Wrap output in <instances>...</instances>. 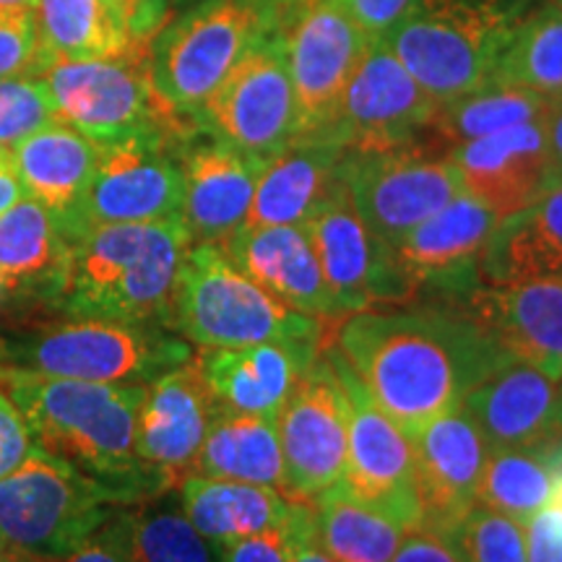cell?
Wrapping results in <instances>:
<instances>
[{"mask_svg":"<svg viewBox=\"0 0 562 562\" xmlns=\"http://www.w3.org/2000/svg\"><path fill=\"white\" fill-rule=\"evenodd\" d=\"M542 125H544L547 149H550L554 178L562 180V100L550 102V108L544 112Z\"/></svg>","mask_w":562,"mask_h":562,"instance_id":"f907efd6","label":"cell"},{"mask_svg":"<svg viewBox=\"0 0 562 562\" xmlns=\"http://www.w3.org/2000/svg\"><path fill=\"white\" fill-rule=\"evenodd\" d=\"M562 277V180L531 206L497 222L480 261V284Z\"/></svg>","mask_w":562,"mask_h":562,"instance_id":"83f0119b","label":"cell"},{"mask_svg":"<svg viewBox=\"0 0 562 562\" xmlns=\"http://www.w3.org/2000/svg\"><path fill=\"white\" fill-rule=\"evenodd\" d=\"M34 448L37 440L30 430V422L11 398L9 389L0 383V480L19 469Z\"/></svg>","mask_w":562,"mask_h":562,"instance_id":"b9f144b4","label":"cell"},{"mask_svg":"<svg viewBox=\"0 0 562 562\" xmlns=\"http://www.w3.org/2000/svg\"><path fill=\"white\" fill-rule=\"evenodd\" d=\"M193 357L165 326L76 318L0 344V368L66 381L149 385Z\"/></svg>","mask_w":562,"mask_h":562,"instance_id":"52a82bcc","label":"cell"},{"mask_svg":"<svg viewBox=\"0 0 562 562\" xmlns=\"http://www.w3.org/2000/svg\"><path fill=\"white\" fill-rule=\"evenodd\" d=\"M279 40L297 100V138L331 136L351 70L375 37L341 0H290L281 11Z\"/></svg>","mask_w":562,"mask_h":562,"instance_id":"8fae6325","label":"cell"},{"mask_svg":"<svg viewBox=\"0 0 562 562\" xmlns=\"http://www.w3.org/2000/svg\"><path fill=\"white\" fill-rule=\"evenodd\" d=\"M542 121L513 125L448 151L463 191L484 203L501 222L531 206L558 182Z\"/></svg>","mask_w":562,"mask_h":562,"instance_id":"7402d4cb","label":"cell"},{"mask_svg":"<svg viewBox=\"0 0 562 562\" xmlns=\"http://www.w3.org/2000/svg\"><path fill=\"white\" fill-rule=\"evenodd\" d=\"M21 199H24V188H21L13 167L11 165L0 167V214H3L5 209H11L13 203Z\"/></svg>","mask_w":562,"mask_h":562,"instance_id":"816d5d0a","label":"cell"},{"mask_svg":"<svg viewBox=\"0 0 562 562\" xmlns=\"http://www.w3.org/2000/svg\"><path fill=\"white\" fill-rule=\"evenodd\" d=\"M37 66L34 9H0V79L32 74Z\"/></svg>","mask_w":562,"mask_h":562,"instance_id":"60d3db41","label":"cell"},{"mask_svg":"<svg viewBox=\"0 0 562 562\" xmlns=\"http://www.w3.org/2000/svg\"><path fill=\"white\" fill-rule=\"evenodd\" d=\"M508 360L562 378V277L480 284L459 300Z\"/></svg>","mask_w":562,"mask_h":562,"instance_id":"cb8c5ba5","label":"cell"},{"mask_svg":"<svg viewBox=\"0 0 562 562\" xmlns=\"http://www.w3.org/2000/svg\"><path fill=\"white\" fill-rule=\"evenodd\" d=\"M182 510L203 537L220 547L284 529L294 503L273 487L191 474L178 487Z\"/></svg>","mask_w":562,"mask_h":562,"instance_id":"f546056e","label":"cell"},{"mask_svg":"<svg viewBox=\"0 0 562 562\" xmlns=\"http://www.w3.org/2000/svg\"><path fill=\"white\" fill-rule=\"evenodd\" d=\"M193 474L261 484L281 492L284 459H281L277 419L216 406Z\"/></svg>","mask_w":562,"mask_h":562,"instance_id":"1f68e13d","label":"cell"},{"mask_svg":"<svg viewBox=\"0 0 562 562\" xmlns=\"http://www.w3.org/2000/svg\"><path fill=\"white\" fill-rule=\"evenodd\" d=\"M490 448L554 451L562 446V378L505 360L463 398Z\"/></svg>","mask_w":562,"mask_h":562,"instance_id":"44dd1931","label":"cell"},{"mask_svg":"<svg viewBox=\"0 0 562 562\" xmlns=\"http://www.w3.org/2000/svg\"><path fill=\"white\" fill-rule=\"evenodd\" d=\"M281 3H290V0H281Z\"/></svg>","mask_w":562,"mask_h":562,"instance_id":"680465c9","label":"cell"},{"mask_svg":"<svg viewBox=\"0 0 562 562\" xmlns=\"http://www.w3.org/2000/svg\"><path fill=\"white\" fill-rule=\"evenodd\" d=\"M284 459L281 495L315 503L341 482L347 467L349 398L328 349L307 364L277 417Z\"/></svg>","mask_w":562,"mask_h":562,"instance_id":"9a60e30c","label":"cell"},{"mask_svg":"<svg viewBox=\"0 0 562 562\" xmlns=\"http://www.w3.org/2000/svg\"><path fill=\"white\" fill-rule=\"evenodd\" d=\"M115 495L45 448L0 480V533L21 558L58 562L115 510Z\"/></svg>","mask_w":562,"mask_h":562,"instance_id":"ba28073f","label":"cell"},{"mask_svg":"<svg viewBox=\"0 0 562 562\" xmlns=\"http://www.w3.org/2000/svg\"><path fill=\"white\" fill-rule=\"evenodd\" d=\"M497 222L501 220L484 203L463 191L417 224L391 250L414 300L417 294H438L459 302L476 290L482 252Z\"/></svg>","mask_w":562,"mask_h":562,"instance_id":"ac0fdd59","label":"cell"},{"mask_svg":"<svg viewBox=\"0 0 562 562\" xmlns=\"http://www.w3.org/2000/svg\"><path fill=\"white\" fill-rule=\"evenodd\" d=\"M339 321H318L279 302L229 261L216 243H193L182 258L170 328L201 349L261 341L331 344Z\"/></svg>","mask_w":562,"mask_h":562,"instance_id":"277c9868","label":"cell"},{"mask_svg":"<svg viewBox=\"0 0 562 562\" xmlns=\"http://www.w3.org/2000/svg\"><path fill=\"white\" fill-rule=\"evenodd\" d=\"M393 562H461L459 552L446 533L430 529H412L404 533Z\"/></svg>","mask_w":562,"mask_h":562,"instance_id":"7dc6e473","label":"cell"},{"mask_svg":"<svg viewBox=\"0 0 562 562\" xmlns=\"http://www.w3.org/2000/svg\"><path fill=\"white\" fill-rule=\"evenodd\" d=\"M547 3H552V5H554V9H558V11L562 13V0H547Z\"/></svg>","mask_w":562,"mask_h":562,"instance_id":"6f0895ef","label":"cell"},{"mask_svg":"<svg viewBox=\"0 0 562 562\" xmlns=\"http://www.w3.org/2000/svg\"><path fill=\"white\" fill-rule=\"evenodd\" d=\"M341 3L370 37H383L414 0H341Z\"/></svg>","mask_w":562,"mask_h":562,"instance_id":"c3c4849f","label":"cell"},{"mask_svg":"<svg viewBox=\"0 0 562 562\" xmlns=\"http://www.w3.org/2000/svg\"><path fill=\"white\" fill-rule=\"evenodd\" d=\"M34 24H37L34 70L53 60L115 58L144 42L133 37L117 0H37Z\"/></svg>","mask_w":562,"mask_h":562,"instance_id":"4dcf8cb0","label":"cell"},{"mask_svg":"<svg viewBox=\"0 0 562 562\" xmlns=\"http://www.w3.org/2000/svg\"><path fill=\"white\" fill-rule=\"evenodd\" d=\"M461 562H526L524 524L476 503L451 533Z\"/></svg>","mask_w":562,"mask_h":562,"instance_id":"f35d334b","label":"cell"},{"mask_svg":"<svg viewBox=\"0 0 562 562\" xmlns=\"http://www.w3.org/2000/svg\"><path fill=\"white\" fill-rule=\"evenodd\" d=\"M9 562H34V560H30V558H21V554L13 552V558H11Z\"/></svg>","mask_w":562,"mask_h":562,"instance_id":"9f6ffc18","label":"cell"},{"mask_svg":"<svg viewBox=\"0 0 562 562\" xmlns=\"http://www.w3.org/2000/svg\"><path fill=\"white\" fill-rule=\"evenodd\" d=\"M195 125L261 161L277 157L297 140V100L279 30L243 55L199 110Z\"/></svg>","mask_w":562,"mask_h":562,"instance_id":"4fadbf2b","label":"cell"},{"mask_svg":"<svg viewBox=\"0 0 562 562\" xmlns=\"http://www.w3.org/2000/svg\"><path fill=\"white\" fill-rule=\"evenodd\" d=\"M37 0H0V9H34Z\"/></svg>","mask_w":562,"mask_h":562,"instance_id":"f5cc1de1","label":"cell"},{"mask_svg":"<svg viewBox=\"0 0 562 562\" xmlns=\"http://www.w3.org/2000/svg\"><path fill=\"white\" fill-rule=\"evenodd\" d=\"M13 558V550L9 547V542L3 539V533H0V562H9Z\"/></svg>","mask_w":562,"mask_h":562,"instance_id":"db71d44e","label":"cell"},{"mask_svg":"<svg viewBox=\"0 0 562 562\" xmlns=\"http://www.w3.org/2000/svg\"><path fill=\"white\" fill-rule=\"evenodd\" d=\"M214 414L216 402L193 357L146 385L136 451L161 487L178 490L193 474Z\"/></svg>","mask_w":562,"mask_h":562,"instance_id":"d6986e66","label":"cell"},{"mask_svg":"<svg viewBox=\"0 0 562 562\" xmlns=\"http://www.w3.org/2000/svg\"><path fill=\"white\" fill-rule=\"evenodd\" d=\"M11 165V149H5L3 144H0V167H9Z\"/></svg>","mask_w":562,"mask_h":562,"instance_id":"11a10c76","label":"cell"},{"mask_svg":"<svg viewBox=\"0 0 562 562\" xmlns=\"http://www.w3.org/2000/svg\"><path fill=\"white\" fill-rule=\"evenodd\" d=\"M68 240L58 216L34 199H21L0 214V286L50 297L66 261Z\"/></svg>","mask_w":562,"mask_h":562,"instance_id":"d6a6232c","label":"cell"},{"mask_svg":"<svg viewBox=\"0 0 562 562\" xmlns=\"http://www.w3.org/2000/svg\"><path fill=\"white\" fill-rule=\"evenodd\" d=\"M58 121L50 91L40 76L0 79V144L13 149L19 140Z\"/></svg>","mask_w":562,"mask_h":562,"instance_id":"ab89813d","label":"cell"},{"mask_svg":"<svg viewBox=\"0 0 562 562\" xmlns=\"http://www.w3.org/2000/svg\"><path fill=\"white\" fill-rule=\"evenodd\" d=\"M222 562H290V539L284 529L237 539L222 547Z\"/></svg>","mask_w":562,"mask_h":562,"instance_id":"bcb514c9","label":"cell"},{"mask_svg":"<svg viewBox=\"0 0 562 562\" xmlns=\"http://www.w3.org/2000/svg\"><path fill=\"white\" fill-rule=\"evenodd\" d=\"M531 5L533 0H414L383 40L442 108L490 83L505 40Z\"/></svg>","mask_w":562,"mask_h":562,"instance_id":"5b68a950","label":"cell"},{"mask_svg":"<svg viewBox=\"0 0 562 562\" xmlns=\"http://www.w3.org/2000/svg\"><path fill=\"white\" fill-rule=\"evenodd\" d=\"M100 144L55 121L11 149V167L26 199L50 209L58 222L76 206L94 175Z\"/></svg>","mask_w":562,"mask_h":562,"instance_id":"f1b7e54d","label":"cell"},{"mask_svg":"<svg viewBox=\"0 0 562 562\" xmlns=\"http://www.w3.org/2000/svg\"><path fill=\"white\" fill-rule=\"evenodd\" d=\"M349 398L347 467L336 484L349 501L412 531L422 526L412 438L368 396L334 344H326Z\"/></svg>","mask_w":562,"mask_h":562,"instance_id":"5bb4252c","label":"cell"},{"mask_svg":"<svg viewBox=\"0 0 562 562\" xmlns=\"http://www.w3.org/2000/svg\"><path fill=\"white\" fill-rule=\"evenodd\" d=\"M0 383L30 422L37 446L104 484L117 505L167 492L136 451L146 385L66 381L11 368H0Z\"/></svg>","mask_w":562,"mask_h":562,"instance_id":"7a4b0ae2","label":"cell"},{"mask_svg":"<svg viewBox=\"0 0 562 562\" xmlns=\"http://www.w3.org/2000/svg\"><path fill=\"white\" fill-rule=\"evenodd\" d=\"M188 133L144 131L100 144L87 191L60 220L66 240L104 224L178 220L182 211L180 140Z\"/></svg>","mask_w":562,"mask_h":562,"instance_id":"30bf717a","label":"cell"},{"mask_svg":"<svg viewBox=\"0 0 562 562\" xmlns=\"http://www.w3.org/2000/svg\"><path fill=\"white\" fill-rule=\"evenodd\" d=\"M323 347L321 339L261 341L201 349L193 360L220 409L277 419L300 375Z\"/></svg>","mask_w":562,"mask_h":562,"instance_id":"d4e9b609","label":"cell"},{"mask_svg":"<svg viewBox=\"0 0 562 562\" xmlns=\"http://www.w3.org/2000/svg\"><path fill=\"white\" fill-rule=\"evenodd\" d=\"M133 562H222V547L191 524L172 490L123 510Z\"/></svg>","mask_w":562,"mask_h":562,"instance_id":"e575fe53","label":"cell"},{"mask_svg":"<svg viewBox=\"0 0 562 562\" xmlns=\"http://www.w3.org/2000/svg\"><path fill=\"white\" fill-rule=\"evenodd\" d=\"M58 562H133L123 513H112L100 529Z\"/></svg>","mask_w":562,"mask_h":562,"instance_id":"7bdbcfd3","label":"cell"},{"mask_svg":"<svg viewBox=\"0 0 562 562\" xmlns=\"http://www.w3.org/2000/svg\"><path fill=\"white\" fill-rule=\"evenodd\" d=\"M149 42L115 58L53 60L34 70L50 91L55 115L94 144H112L144 131H193L161 102L151 83Z\"/></svg>","mask_w":562,"mask_h":562,"instance_id":"9c48e42d","label":"cell"},{"mask_svg":"<svg viewBox=\"0 0 562 562\" xmlns=\"http://www.w3.org/2000/svg\"><path fill=\"white\" fill-rule=\"evenodd\" d=\"M435 144L351 154L339 178L351 203L381 240L393 250L409 232L463 193L451 154Z\"/></svg>","mask_w":562,"mask_h":562,"instance_id":"7c38bea8","label":"cell"},{"mask_svg":"<svg viewBox=\"0 0 562 562\" xmlns=\"http://www.w3.org/2000/svg\"><path fill=\"white\" fill-rule=\"evenodd\" d=\"M526 562H562V508L547 503L526 521Z\"/></svg>","mask_w":562,"mask_h":562,"instance_id":"ee69618b","label":"cell"},{"mask_svg":"<svg viewBox=\"0 0 562 562\" xmlns=\"http://www.w3.org/2000/svg\"><path fill=\"white\" fill-rule=\"evenodd\" d=\"M323 550L334 562H393L406 529L349 501L339 487L313 503Z\"/></svg>","mask_w":562,"mask_h":562,"instance_id":"8d00e7d4","label":"cell"},{"mask_svg":"<svg viewBox=\"0 0 562 562\" xmlns=\"http://www.w3.org/2000/svg\"><path fill=\"white\" fill-rule=\"evenodd\" d=\"M284 531L290 539V562H334L321 544L315 508L311 503H294Z\"/></svg>","mask_w":562,"mask_h":562,"instance_id":"f6af8a7d","label":"cell"},{"mask_svg":"<svg viewBox=\"0 0 562 562\" xmlns=\"http://www.w3.org/2000/svg\"><path fill=\"white\" fill-rule=\"evenodd\" d=\"M195 131L180 140V220L193 243L220 245L245 227L266 161L237 151L206 131V138H195Z\"/></svg>","mask_w":562,"mask_h":562,"instance_id":"603a6c76","label":"cell"},{"mask_svg":"<svg viewBox=\"0 0 562 562\" xmlns=\"http://www.w3.org/2000/svg\"><path fill=\"white\" fill-rule=\"evenodd\" d=\"M331 344L409 438L459 409L467 393L508 360L487 328L451 300L351 313Z\"/></svg>","mask_w":562,"mask_h":562,"instance_id":"6da1fadb","label":"cell"},{"mask_svg":"<svg viewBox=\"0 0 562 562\" xmlns=\"http://www.w3.org/2000/svg\"><path fill=\"white\" fill-rule=\"evenodd\" d=\"M178 3H182V0H178Z\"/></svg>","mask_w":562,"mask_h":562,"instance_id":"91938a15","label":"cell"},{"mask_svg":"<svg viewBox=\"0 0 562 562\" xmlns=\"http://www.w3.org/2000/svg\"><path fill=\"white\" fill-rule=\"evenodd\" d=\"M347 149L334 136L297 138L263 165L245 227H302L339 178Z\"/></svg>","mask_w":562,"mask_h":562,"instance_id":"4316f807","label":"cell"},{"mask_svg":"<svg viewBox=\"0 0 562 562\" xmlns=\"http://www.w3.org/2000/svg\"><path fill=\"white\" fill-rule=\"evenodd\" d=\"M490 83L518 87L544 100H562V13L552 3L531 5L505 40Z\"/></svg>","mask_w":562,"mask_h":562,"instance_id":"836d02e7","label":"cell"},{"mask_svg":"<svg viewBox=\"0 0 562 562\" xmlns=\"http://www.w3.org/2000/svg\"><path fill=\"white\" fill-rule=\"evenodd\" d=\"M422 526L451 533L476 505L490 442L463 406L412 435Z\"/></svg>","mask_w":562,"mask_h":562,"instance_id":"ffe728a7","label":"cell"},{"mask_svg":"<svg viewBox=\"0 0 562 562\" xmlns=\"http://www.w3.org/2000/svg\"><path fill=\"white\" fill-rule=\"evenodd\" d=\"M302 227L341 315L414 302L391 248L362 220L341 178H336Z\"/></svg>","mask_w":562,"mask_h":562,"instance_id":"e0dca14e","label":"cell"},{"mask_svg":"<svg viewBox=\"0 0 562 562\" xmlns=\"http://www.w3.org/2000/svg\"><path fill=\"white\" fill-rule=\"evenodd\" d=\"M191 232L178 220L104 224L68 240L47 300L74 318L170 326Z\"/></svg>","mask_w":562,"mask_h":562,"instance_id":"3957f363","label":"cell"},{"mask_svg":"<svg viewBox=\"0 0 562 562\" xmlns=\"http://www.w3.org/2000/svg\"><path fill=\"white\" fill-rule=\"evenodd\" d=\"M438 110L389 42L375 37L351 70L331 136L351 154L404 149L430 136Z\"/></svg>","mask_w":562,"mask_h":562,"instance_id":"2e32d148","label":"cell"},{"mask_svg":"<svg viewBox=\"0 0 562 562\" xmlns=\"http://www.w3.org/2000/svg\"><path fill=\"white\" fill-rule=\"evenodd\" d=\"M554 463L550 451L490 448L476 503L526 524L550 503Z\"/></svg>","mask_w":562,"mask_h":562,"instance_id":"74e56055","label":"cell"},{"mask_svg":"<svg viewBox=\"0 0 562 562\" xmlns=\"http://www.w3.org/2000/svg\"><path fill=\"white\" fill-rule=\"evenodd\" d=\"M229 261L292 311L318 321H341L305 227H243L220 243Z\"/></svg>","mask_w":562,"mask_h":562,"instance_id":"484cf974","label":"cell"},{"mask_svg":"<svg viewBox=\"0 0 562 562\" xmlns=\"http://www.w3.org/2000/svg\"><path fill=\"white\" fill-rule=\"evenodd\" d=\"M547 108H550V100L533 91L505 87V83H484L472 94L442 104L435 115L430 136L435 146H446V151H451L453 146L467 144V140L490 136L513 125L542 121Z\"/></svg>","mask_w":562,"mask_h":562,"instance_id":"d590c367","label":"cell"},{"mask_svg":"<svg viewBox=\"0 0 562 562\" xmlns=\"http://www.w3.org/2000/svg\"><path fill=\"white\" fill-rule=\"evenodd\" d=\"M136 40H151L165 26L172 0H117Z\"/></svg>","mask_w":562,"mask_h":562,"instance_id":"681fc988","label":"cell"},{"mask_svg":"<svg viewBox=\"0 0 562 562\" xmlns=\"http://www.w3.org/2000/svg\"><path fill=\"white\" fill-rule=\"evenodd\" d=\"M281 0H199L149 42L151 83L175 115L199 110L250 47L279 30Z\"/></svg>","mask_w":562,"mask_h":562,"instance_id":"8992f818","label":"cell"}]
</instances>
